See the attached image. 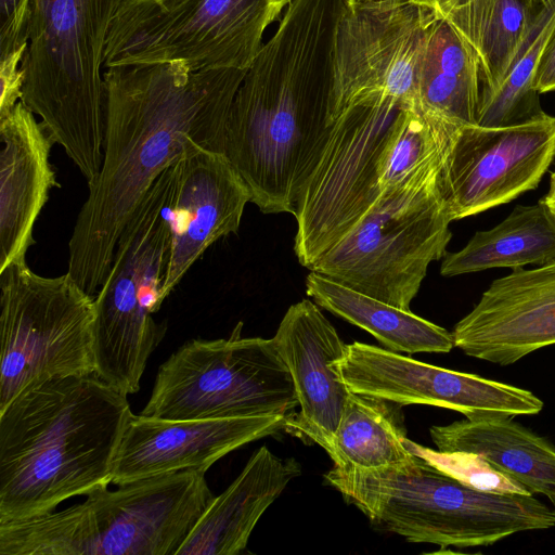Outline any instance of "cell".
<instances>
[{
  "label": "cell",
  "mask_w": 555,
  "mask_h": 555,
  "mask_svg": "<svg viewBox=\"0 0 555 555\" xmlns=\"http://www.w3.org/2000/svg\"><path fill=\"white\" fill-rule=\"evenodd\" d=\"M246 70L153 63L103 74V163L88 182L68 243L66 273L86 293L95 296L125 227L186 147L196 143L223 153L230 108Z\"/></svg>",
  "instance_id": "obj_1"
},
{
  "label": "cell",
  "mask_w": 555,
  "mask_h": 555,
  "mask_svg": "<svg viewBox=\"0 0 555 555\" xmlns=\"http://www.w3.org/2000/svg\"><path fill=\"white\" fill-rule=\"evenodd\" d=\"M345 8V0H292L232 102L223 153L263 214H294L330 135Z\"/></svg>",
  "instance_id": "obj_2"
},
{
  "label": "cell",
  "mask_w": 555,
  "mask_h": 555,
  "mask_svg": "<svg viewBox=\"0 0 555 555\" xmlns=\"http://www.w3.org/2000/svg\"><path fill=\"white\" fill-rule=\"evenodd\" d=\"M132 414L127 396L94 374L20 392L0 411V522L50 513L108 486Z\"/></svg>",
  "instance_id": "obj_3"
},
{
  "label": "cell",
  "mask_w": 555,
  "mask_h": 555,
  "mask_svg": "<svg viewBox=\"0 0 555 555\" xmlns=\"http://www.w3.org/2000/svg\"><path fill=\"white\" fill-rule=\"evenodd\" d=\"M126 0H31L21 101L88 182L101 170L111 24Z\"/></svg>",
  "instance_id": "obj_4"
},
{
  "label": "cell",
  "mask_w": 555,
  "mask_h": 555,
  "mask_svg": "<svg viewBox=\"0 0 555 555\" xmlns=\"http://www.w3.org/2000/svg\"><path fill=\"white\" fill-rule=\"evenodd\" d=\"M325 480L372 521L410 542L459 548L555 527V507L532 494L473 489L413 455L374 469L332 468Z\"/></svg>",
  "instance_id": "obj_5"
},
{
  "label": "cell",
  "mask_w": 555,
  "mask_h": 555,
  "mask_svg": "<svg viewBox=\"0 0 555 555\" xmlns=\"http://www.w3.org/2000/svg\"><path fill=\"white\" fill-rule=\"evenodd\" d=\"M214 498L201 470L102 486L63 511L0 522V554L176 555Z\"/></svg>",
  "instance_id": "obj_6"
},
{
  "label": "cell",
  "mask_w": 555,
  "mask_h": 555,
  "mask_svg": "<svg viewBox=\"0 0 555 555\" xmlns=\"http://www.w3.org/2000/svg\"><path fill=\"white\" fill-rule=\"evenodd\" d=\"M176 162L157 178L125 227L94 296V375L126 396L139 391L147 360L167 331L166 323L152 315L164 302Z\"/></svg>",
  "instance_id": "obj_7"
},
{
  "label": "cell",
  "mask_w": 555,
  "mask_h": 555,
  "mask_svg": "<svg viewBox=\"0 0 555 555\" xmlns=\"http://www.w3.org/2000/svg\"><path fill=\"white\" fill-rule=\"evenodd\" d=\"M440 168L383 192L374 207L309 269L411 311L430 262L443 258L452 237L438 188Z\"/></svg>",
  "instance_id": "obj_8"
},
{
  "label": "cell",
  "mask_w": 555,
  "mask_h": 555,
  "mask_svg": "<svg viewBox=\"0 0 555 555\" xmlns=\"http://www.w3.org/2000/svg\"><path fill=\"white\" fill-rule=\"evenodd\" d=\"M292 0H126L108 31L104 66L182 63L246 70L264 29Z\"/></svg>",
  "instance_id": "obj_9"
},
{
  "label": "cell",
  "mask_w": 555,
  "mask_h": 555,
  "mask_svg": "<svg viewBox=\"0 0 555 555\" xmlns=\"http://www.w3.org/2000/svg\"><path fill=\"white\" fill-rule=\"evenodd\" d=\"M192 339L159 367L141 415L169 420L287 415L299 405L291 372L273 338Z\"/></svg>",
  "instance_id": "obj_10"
},
{
  "label": "cell",
  "mask_w": 555,
  "mask_h": 555,
  "mask_svg": "<svg viewBox=\"0 0 555 555\" xmlns=\"http://www.w3.org/2000/svg\"><path fill=\"white\" fill-rule=\"evenodd\" d=\"M409 107L386 92H373L353 99L334 119L295 203L294 251L301 266L310 269L377 203L380 156Z\"/></svg>",
  "instance_id": "obj_11"
},
{
  "label": "cell",
  "mask_w": 555,
  "mask_h": 555,
  "mask_svg": "<svg viewBox=\"0 0 555 555\" xmlns=\"http://www.w3.org/2000/svg\"><path fill=\"white\" fill-rule=\"evenodd\" d=\"M0 411L34 384L94 374V296L26 261L0 272Z\"/></svg>",
  "instance_id": "obj_12"
},
{
  "label": "cell",
  "mask_w": 555,
  "mask_h": 555,
  "mask_svg": "<svg viewBox=\"0 0 555 555\" xmlns=\"http://www.w3.org/2000/svg\"><path fill=\"white\" fill-rule=\"evenodd\" d=\"M555 158V116L505 127L462 126L438 175L452 221L507 204L538 188Z\"/></svg>",
  "instance_id": "obj_13"
},
{
  "label": "cell",
  "mask_w": 555,
  "mask_h": 555,
  "mask_svg": "<svg viewBox=\"0 0 555 555\" xmlns=\"http://www.w3.org/2000/svg\"><path fill=\"white\" fill-rule=\"evenodd\" d=\"M433 11L414 0L345 8L336 38L333 121L353 99L373 92L416 105Z\"/></svg>",
  "instance_id": "obj_14"
},
{
  "label": "cell",
  "mask_w": 555,
  "mask_h": 555,
  "mask_svg": "<svg viewBox=\"0 0 555 555\" xmlns=\"http://www.w3.org/2000/svg\"><path fill=\"white\" fill-rule=\"evenodd\" d=\"M337 366L350 391L399 405L454 410L472 421L535 415L544 406L530 390L359 341L346 345Z\"/></svg>",
  "instance_id": "obj_15"
},
{
  "label": "cell",
  "mask_w": 555,
  "mask_h": 555,
  "mask_svg": "<svg viewBox=\"0 0 555 555\" xmlns=\"http://www.w3.org/2000/svg\"><path fill=\"white\" fill-rule=\"evenodd\" d=\"M250 192L224 153L191 143L176 162L168 212L171 243L164 301L221 237L236 233Z\"/></svg>",
  "instance_id": "obj_16"
},
{
  "label": "cell",
  "mask_w": 555,
  "mask_h": 555,
  "mask_svg": "<svg viewBox=\"0 0 555 555\" xmlns=\"http://www.w3.org/2000/svg\"><path fill=\"white\" fill-rule=\"evenodd\" d=\"M452 336L466 356L499 365L555 345V259L494 280Z\"/></svg>",
  "instance_id": "obj_17"
},
{
  "label": "cell",
  "mask_w": 555,
  "mask_h": 555,
  "mask_svg": "<svg viewBox=\"0 0 555 555\" xmlns=\"http://www.w3.org/2000/svg\"><path fill=\"white\" fill-rule=\"evenodd\" d=\"M287 415L169 421L132 414L117 449L114 485L181 470H206L251 441L286 427Z\"/></svg>",
  "instance_id": "obj_18"
},
{
  "label": "cell",
  "mask_w": 555,
  "mask_h": 555,
  "mask_svg": "<svg viewBox=\"0 0 555 555\" xmlns=\"http://www.w3.org/2000/svg\"><path fill=\"white\" fill-rule=\"evenodd\" d=\"M294 380L300 411L286 426L328 449L350 393L337 366L346 344L309 299L292 305L272 337Z\"/></svg>",
  "instance_id": "obj_19"
},
{
  "label": "cell",
  "mask_w": 555,
  "mask_h": 555,
  "mask_svg": "<svg viewBox=\"0 0 555 555\" xmlns=\"http://www.w3.org/2000/svg\"><path fill=\"white\" fill-rule=\"evenodd\" d=\"M0 272L25 262L49 192L59 188L50 164L52 140L20 101L0 117Z\"/></svg>",
  "instance_id": "obj_20"
},
{
  "label": "cell",
  "mask_w": 555,
  "mask_h": 555,
  "mask_svg": "<svg viewBox=\"0 0 555 555\" xmlns=\"http://www.w3.org/2000/svg\"><path fill=\"white\" fill-rule=\"evenodd\" d=\"M299 475L296 460L260 447L236 479L212 499L176 555L240 554L261 515Z\"/></svg>",
  "instance_id": "obj_21"
},
{
  "label": "cell",
  "mask_w": 555,
  "mask_h": 555,
  "mask_svg": "<svg viewBox=\"0 0 555 555\" xmlns=\"http://www.w3.org/2000/svg\"><path fill=\"white\" fill-rule=\"evenodd\" d=\"M439 451L480 454L555 507V444L513 417L463 420L429 428Z\"/></svg>",
  "instance_id": "obj_22"
},
{
  "label": "cell",
  "mask_w": 555,
  "mask_h": 555,
  "mask_svg": "<svg viewBox=\"0 0 555 555\" xmlns=\"http://www.w3.org/2000/svg\"><path fill=\"white\" fill-rule=\"evenodd\" d=\"M478 59L453 25L434 9L417 79L416 107L455 127L477 125Z\"/></svg>",
  "instance_id": "obj_23"
},
{
  "label": "cell",
  "mask_w": 555,
  "mask_h": 555,
  "mask_svg": "<svg viewBox=\"0 0 555 555\" xmlns=\"http://www.w3.org/2000/svg\"><path fill=\"white\" fill-rule=\"evenodd\" d=\"M306 292L317 305L372 334L395 352H442L454 347L446 328L311 271Z\"/></svg>",
  "instance_id": "obj_24"
},
{
  "label": "cell",
  "mask_w": 555,
  "mask_h": 555,
  "mask_svg": "<svg viewBox=\"0 0 555 555\" xmlns=\"http://www.w3.org/2000/svg\"><path fill=\"white\" fill-rule=\"evenodd\" d=\"M555 259V217L540 199L517 205L498 225L477 231L456 253H446L443 276L480 272L492 268L542 266Z\"/></svg>",
  "instance_id": "obj_25"
},
{
  "label": "cell",
  "mask_w": 555,
  "mask_h": 555,
  "mask_svg": "<svg viewBox=\"0 0 555 555\" xmlns=\"http://www.w3.org/2000/svg\"><path fill=\"white\" fill-rule=\"evenodd\" d=\"M539 8L529 0H447L437 10L474 50L480 95L501 82Z\"/></svg>",
  "instance_id": "obj_26"
},
{
  "label": "cell",
  "mask_w": 555,
  "mask_h": 555,
  "mask_svg": "<svg viewBox=\"0 0 555 555\" xmlns=\"http://www.w3.org/2000/svg\"><path fill=\"white\" fill-rule=\"evenodd\" d=\"M395 403L350 391L326 452L339 470L374 469L409 460Z\"/></svg>",
  "instance_id": "obj_27"
},
{
  "label": "cell",
  "mask_w": 555,
  "mask_h": 555,
  "mask_svg": "<svg viewBox=\"0 0 555 555\" xmlns=\"http://www.w3.org/2000/svg\"><path fill=\"white\" fill-rule=\"evenodd\" d=\"M555 28V0L538 9L501 82L480 95L477 125L505 127L524 122L541 112L533 88L543 49Z\"/></svg>",
  "instance_id": "obj_28"
},
{
  "label": "cell",
  "mask_w": 555,
  "mask_h": 555,
  "mask_svg": "<svg viewBox=\"0 0 555 555\" xmlns=\"http://www.w3.org/2000/svg\"><path fill=\"white\" fill-rule=\"evenodd\" d=\"M459 128L416 106L405 108L380 156L382 192L396 189L423 171L441 167Z\"/></svg>",
  "instance_id": "obj_29"
},
{
  "label": "cell",
  "mask_w": 555,
  "mask_h": 555,
  "mask_svg": "<svg viewBox=\"0 0 555 555\" xmlns=\"http://www.w3.org/2000/svg\"><path fill=\"white\" fill-rule=\"evenodd\" d=\"M404 444L412 453L473 489L499 494H532L522 483L496 469L480 454L433 450L408 438Z\"/></svg>",
  "instance_id": "obj_30"
},
{
  "label": "cell",
  "mask_w": 555,
  "mask_h": 555,
  "mask_svg": "<svg viewBox=\"0 0 555 555\" xmlns=\"http://www.w3.org/2000/svg\"><path fill=\"white\" fill-rule=\"evenodd\" d=\"M31 0H0V59L27 49Z\"/></svg>",
  "instance_id": "obj_31"
},
{
  "label": "cell",
  "mask_w": 555,
  "mask_h": 555,
  "mask_svg": "<svg viewBox=\"0 0 555 555\" xmlns=\"http://www.w3.org/2000/svg\"><path fill=\"white\" fill-rule=\"evenodd\" d=\"M26 50L0 59V117L11 112L22 99L24 74L21 62Z\"/></svg>",
  "instance_id": "obj_32"
},
{
  "label": "cell",
  "mask_w": 555,
  "mask_h": 555,
  "mask_svg": "<svg viewBox=\"0 0 555 555\" xmlns=\"http://www.w3.org/2000/svg\"><path fill=\"white\" fill-rule=\"evenodd\" d=\"M533 88L539 94L555 91V28L541 54L533 79Z\"/></svg>",
  "instance_id": "obj_33"
},
{
  "label": "cell",
  "mask_w": 555,
  "mask_h": 555,
  "mask_svg": "<svg viewBox=\"0 0 555 555\" xmlns=\"http://www.w3.org/2000/svg\"><path fill=\"white\" fill-rule=\"evenodd\" d=\"M541 199L555 217V171L551 173L548 191Z\"/></svg>",
  "instance_id": "obj_34"
},
{
  "label": "cell",
  "mask_w": 555,
  "mask_h": 555,
  "mask_svg": "<svg viewBox=\"0 0 555 555\" xmlns=\"http://www.w3.org/2000/svg\"><path fill=\"white\" fill-rule=\"evenodd\" d=\"M396 1H400V0H345L346 7L352 8V9L387 4V3H391V2H396Z\"/></svg>",
  "instance_id": "obj_35"
},
{
  "label": "cell",
  "mask_w": 555,
  "mask_h": 555,
  "mask_svg": "<svg viewBox=\"0 0 555 555\" xmlns=\"http://www.w3.org/2000/svg\"><path fill=\"white\" fill-rule=\"evenodd\" d=\"M421 4L427 5L429 8H433L435 10H439L447 0H414Z\"/></svg>",
  "instance_id": "obj_36"
},
{
  "label": "cell",
  "mask_w": 555,
  "mask_h": 555,
  "mask_svg": "<svg viewBox=\"0 0 555 555\" xmlns=\"http://www.w3.org/2000/svg\"><path fill=\"white\" fill-rule=\"evenodd\" d=\"M531 1L532 3L537 4V5H541L543 4L546 0H529Z\"/></svg>",
  "instance_id": "obj_37"
}]
</instances>
